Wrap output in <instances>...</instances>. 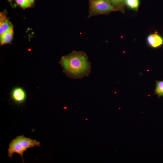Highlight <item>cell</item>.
<instances>
[{"mask_svg":"<svg viewBox=\"0 0 163 163\" xmlns=\"http://www.w3.org/2000/svg\"><path fill=\"white\" fill-rule=\"evenodd\" d=\"M149 44L153 48L159 47L163 44V39L159 35L153 34L149 35L147 38Z\"/></svg>","mask_w":163,"mask_h":163,"instance_id":"5b68a950","label":"cell"},{"mask_svg":"<svg viewBox=\"0 0 163 163\" xmlns=\"http://www.w3.org/2000/svg\"><path fill=\"white\" fill-rule=\"evenodd\" d=\"M9 2H11V0H8Z\"/></svg>","mask_w":163,"mask_h":163,"instance_id":"5bb4252c","label":"cell"},{"mask_svg":"<svg viewBox=\"0 0 163 163\" xmlns=\"http://www.w3.org/2000/svg\"><path fill=\"white\" fill-rule=\"evenodd\" d=\"M108 0L110 2L111 5H113H113L114 7H116L117 8L120 10L123 9V6L122 5L120 0Z\"/></svg>","mask_w":163,"mask_h":163,"instance_id":"8fae6325","label":"cell"},{"mask_svg":"<svg viewBox=\"0 0 163 163\" xmlns=\"http://www.w3.org/2000/svg\"><path fill=\"white\" fill-rule=\"evenodd\" d=\"M26 97L25 92L20 88H14L11 94L12 99L15 103L18 104H20L24 102Z\"/></svg>","mask_w":163,"mask_h":163,"instance_id":"277c9868","label":"cell"},{"mask_svg":"<svg viewBox=\"0 0 163 163\" xmlns=\"http://www.w3.org/2000/svg\"><path fill=\"white\" fill-rule=\"evenodd\" d=\"M156 85L154 90L155 93L158 97L163 96V81H156Z\"/></svg>","mask_w":163,"mask_h":163,"instance_id":"ba28073f","label":"cell"},{"mask_svg":"<svg viewBox=\"0 0 163 163\" xmlns=\"http://www.w3.org/2000/svg\"><path fill=\"white\" fill-rule=\"evenodd\" d=\"M125 2L131 8L137 9L139 5V0H125Z\"/></svg>","mask_w":163,"mask_h":163,"instance_id":"9c48e42d","label":"cell"},{"mask_svg":"<svg viewBox=\"0 0 163 163\" xmlns=\"http://www.w3.org/2000/svg\"><path fill=\"white\" fill-rule=\"evenodd\" d=\"M29 0L30 2L32 4L34 3L35 0Z\"/></svg>","mask_w":163,"mask_h":163,"instance_id":"4fadbf2b","label":"cell"},{"mask_svg":"<svg viewBox=\"0 0 163 163\" xmlns=\"http://www.w3.org/2000/svg\"><path fill=\"white\" fill-rule=\"evenodd\" d=\"M0 34L1 35L13 27L11 23L2 14H0Z\"/></svg>","mask_w":163,"mask_h":163,"instance_id":"8992f818","label":"cell"},{"mask_svg":"<svg viewBox=\"0 0 163 163\" xmlns=\"http://www.w3.org/2000/svg\"><path fill=\"white\" fill-rule=\"evenodd\" d=\"M13 27L0 35V43L2 45L10 43L13 37Z\"/></svg>","mask_w":163,"mask_h":163,"instance_id":"52a82bcc","label":"cell"},{"mask_svg":"<svg viewBox=\"0 0 163 163\" xmlns=\"http://www.w3.org/2000/svg\"><path fill=\"white\" fill-rule=\"evenodd\" d=\"M122 5L123 6V5L125 3V0H120Z\"/></svg>","mask_w":163,"mask_h":163,"instance_id":"7c38bea8","label":"cell"},{"mask_svg":"<svg viewBox=\"0 0 163 163\" xmlns=\"http://www.w3.org/2000/svg\"><path fill=\"white\" fill-rule=\"evenodd\" d=\"M59 63L63 68V72L71 78L82 79L88 77L91 72V63L83 52L73 51L62 56Z\"/></svg>","mask_w":163,"mask_h":163,"instance_id":"6da1fadb","label":"cell"},{"mask_svg":"<svg viewBox=\"0 0 163 163\" xmlns=\"http://www.w3.org/2000/svg\"><path fill=\"white\" fill-rule=\"evenodd\" d=\"M15 1L18 5L24 8L30 7L32 5L29 0H15Z\"/></svg>","mask_w":163,"mask_h":163,"instance_id":"30bf717a","label":"cell"},{"mask_svg":"<svg viewBox=\"0 0 163 163\" xmlns=\"http://www.w3.org/2000/svg\"><path fill=\"white\" fill-rule=\"evenodd\" d=\"M89 16L110 12L116 10L108 0H89Z\"/></svg>","mask_w":163,"mask_h":163,"instance_id":"3957f363","label":"cell"},{"mask_svg":"<svg viewBox=\"0 0 163 163\" xmlns=\"http://www.w3.org/2000/svg\"><path fill=\"white\" fill-rule=\"evenodd\" d=\"M40 142L36 140L26 137L24 135L18 136L10 143L8 150V156L12 158V155L17 153L21 156L24 162L23 155L24 152L30 148L40 146Z\"/></svg>","mask_w":163,"mask_h":163,"instance_id":"7a4b0ae2","label":"cell"}]
</instances>
